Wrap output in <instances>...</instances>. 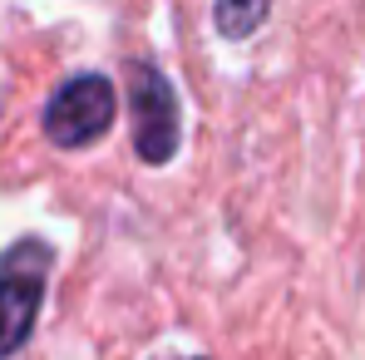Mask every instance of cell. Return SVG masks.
Returning a JSON list of instances; mask_svg holds the SVG:
<instances>
[{
  "mask_svg": "<svg viewBox=\"0 0 365 360\" xmlns=\"http://www.w3.org/2000/svg\"><path fill=\"white\" fill-rule=\"evenodd\" d=\"M50 242L20 237L0 257V360H10L35 331L40 301H45V277H50Z\"/></svg>",
  "mask_w": 365,
  "mask_h": 360,
  "instance_id": "cell-1",
  "label": "cell"
},
{
  "mask_svg": "<svg viewBox=\"0 0 365 360\" xmlns=\"http://www.w3.org/2000/svg\"><path fill=\"white\" fill-rule=\"evenodd\" d=\"M128 109H133V148L143 163H168L178 153V94L163 69L138 60L128 69Z\"/></svg>",
  "mask_w": 365,
  "mask_h": 360,
  "instance_id": "cell-3",
  "label": "cell"
},
{
  "mask_svg": "<svg viewBox=\"0 0 365 360\" xmlns=\"http://www.w3.org/2000/svg\"><path fill=\"white\" fill-rule=\"evenodd\" d=\"M114 114H119L114 84L104 74H74L45 104V133L60 148H84V143H99L114 128Z\"/></svg>",
  "mask_w": 365,
  "mask_h": 360,
  "instance_id": "cell-2",
  "label": "cell"
},
{
  "mask_svg": "<svg viewBox=\"0 0 365 360\" xmlns=\"http://www.w3.org/2000/svg\"><path fill=\"white\" fill-rule=\"evenodd\" d=\"M267 10H272V0H217V30L242 40L267 20Z\"/></svg>",
  "mask_w": 365,
  "mask_h": 360,
  "instance_id": "cell-4",
  "label": "cell"
}]
</instances>
